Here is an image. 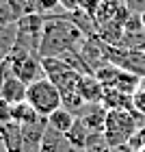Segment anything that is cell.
<instances>
[{
  "label": "cell",
  "instance_id": "cell-18",
  "mask_svg": "<svg viewBox=\"0 0 145 152\" xmlns=\"http://www.w3.org/2000/svg\"><path fill=\"white\" fill-rule=\"evenodd\" d=\"M143 146H145V126H141L139 130H136L134 137H132V139H130V143H128V148L132 150V152H139Z\"/></svg>",
  "mask_w": 145,
  "mask_h": 152
},
{
  "label": "cell",
  "instance_id": "cell-17",
  "mask_svg": "<svg viewBox=\"0 0 145 152\" xmlns=\"http://www.w3.org/2000/svg\"><path fill=\"white\" fill-rule=\"evenodd\" d=\"M132 107H134V111L143 115L145 117V78L141 80V85L134 89V94H132Z\"/></svg>",
  "mask_w": 145,
  "mask_h": 152
},
{
  "label": "cell",
  "instance_id": "cell-10",
  "mask_svg": "<svg viewBox=\"0 0 145 152\" xmlns=\"http://www.w3.org/2000/svg\"><path fill=\"white\" fill-rule=\"evenodd\" d=\"M7 152H24V128L17 122H7L0 126Z\"/></svg>",
  "mask_w": 145,
  "mask_h": 152
},
{
  "label": "cell",
  "instance_id": "cell-12",
  "mask_svg": "<svg viewBox=\"0 0 145 152\" xmlns=\"http://www.w3.org/2000/svg\"><path fill=\"white\" fill-rule=\"evenodd\" d=\"M76 117H78V115H76L74 111H70L67 107H61V109H57V111L48 117V126L54 128V130H59V133H63V135H67L70 128L74 126Z\"/></svg>",
  "mask_w": 145,
  "mask_h": 152
},
{
  "label": "cell",
  "instance_id": "cell-3",
  "mask_svg": "<svg viewBox=\"0 0 145 152\" xmlns=\"http://www.w3.org/2000/svg\"><path fill=\"white\" fill-rule=\"evenodd\" d=\"M26 100L30 102V107L41 115V117H50L57 109L63 107V96H61L59 87L54 85L50 78H39L37 83L28 85V96Z\"/></svg>",
  "mask_w": 145,
  "mask_h": 152
},
{
  "label": "cell",
  "instance_id": "cell-6",
  "mask_svg": "<svg viewBox=\"0 0 145 152\" xmlns=\"http://www.w3.org/2000/svg\"><path fill=\"white\" fill-rule=\"evenodd\" d=\"M95 76L102 80V85H104V87L119 89V91L130 94V96L134 94V89L139 87L141 80H143L141 76H136V74H132V72L123 70V67H119V65H113V63L100 67V70L95 72Z\"/></svg>",
  "mask_w": 145,
  "mask_h": 152
},
{
  "label": "cell",
  "instance_id": "cell-7",
  "mask_svg": "<svg viewBox=\"0 0 145 152\" xmlns=\"http://www.w3.org/2000/svg\"><path fill=\"white\" fill-rule=\"evenodd\" d=\"M78 91L87 104H100L104 96V85L95 74H80L78 78Z\"/></svg>",
  "mask_w": 145,
  "mask_h": 152
},
{
  "label": "cell",
  "instance_id": "cell-2",
  "mask_svg": "<svg viewBox=\"0 0 145 152\" xmlns=\"http://www.w3.org/2000/svg\"><path fill=\"white\" fill-rule=\"evenodd\" d=\"M141 126H145V117L139 115L136 111H108L106 124H104V139L110 148H121L128 146L130 139Z\"/></svg>",
  "mask_w": 145,
  "mask_h": 152
},
{
  "label": "cell",
  "instance_id": "cell-8",
  "mask_svg": "<svg viewBox=\"0 0 145 152\" xmlns=\"http://www.w3.org/2000/svg\"><path fill=\"white\" fill-rule=\"evenodd\" d=\"M26 96H28V85L24 80H20L17 76H9L0 83V98L7 100L9 104L13 107L20 104V102L26 100Z\"/></svg>",
  "mask_w": 145,
  "mask_h": 152
},
{
  "label": "cell",
  "instance_id": "cell-11",
  "mask_svg": "<svg viewBox=\"0 0 145 152\" xmlns=\"http://www.w3.org/2000/svg\"><path fill=\"white\" fill-rule=\"evenodd\" d=\"M102 107L106 111H115V109H121V111H134L132 107V96L130 94H123L119 89H113V87H104V96H102Z\"/></svg>",
  "mask_w": 145,
  "mask_h": 152
},
{
  "label": "cell",
  "instance_id": "cell-13",
  "mask_svg": "<svg viewBox=\"0 0 145 152\" xmlns=\"http://www.w3.org/2000/svg\"><path fill=\"white\" fill-rule=\"evenodd\" d=\"M15 41H17V22L0 26V61L11 54V50L15 48Z\"/></svg>",
  "mask_w": 145,
  "mask_h": 152
},
{
  "label": "cell",
  "instance_id": "cell-21",
  "mask_svg": "<svg viewBox=\"0 0 145 152\" xmlns=\"http://www.w3.org/2000/svg\"><path fill=\"white\" fill-rule=\"evenodd\" d=\"M9 4V0H0V9H2V7H7Z\"/></svg>",
  "mask_w": 145,
  "mask_h": 152
},
{
  "label": "cell",
  "instance_id": "cell-4",
  "mask_svg": "<svg viewBox=\"0 0 145 152\" xmlns=\"http://www.w3.org/2000/svg\"><path fill=\"white\" fill-rule=\"evenodd\" d=\"M46 33V15L41 13H28V15L17 20V41L15 48L20 50H28L33 54H39L41 41ZM41 57V54H39Z\"/></svg>",
  "mask_w": 145,
  "mask_h": 152
},
{
  "label": "cell",
  "instance_id": "cell-5",
  "mask_svg": "<svg viewBox=\"0 0 145 152\" xmlns=\"http://www.w3.org/2000/svg\"><path fill=\"white\" fill-rule=\"evenodd\" d=\"M9 57H11V63H13V76H17V78L24 80L26 85H33V83H37L39 78L46 76L39 54H33L28 50L13 48Z\"/></svg>",
  "mask_w": 145,
  "mask_h": 152
},
{
  "label": "cell",
  "instance_id": "cell-22",
  "mask_svg": "<svg viewBox=\"0 0 145 152\" xmlns=\"http://www.w3.org/2000/svg\"><path fill=\"white\" fill-rule=\"evenodd\" d=\"M139 152H145V146H143V148H141V150H139Z\"/></svg>",
  "mask_w": 145,
  "mask_h": 152
},
{
  "label": "cell",
  "instance_id": "cell-20",
  "mask_svg": "<svg viewBox=\"0 0 145 152\" xmlns=\"http://www.w3.org/2000/svg\"><path fill=\"white\" fill-rule=\"evenodd\" d=\"M0 152H7V148H4V141H2V135H0Z\"/></svg>",
  "mask_w": 145,
  "mask_h": 152
},
{
  "label": "cell",
  "instance_id": "cell-15",
  "mask_svg": "<svg viewBox=\"0 0 145 152\" xmlns=\"http://www.w3.org/2000/svg\"><path fill=\"white\" fill-rule=\"evenodd\" d=\"M39 117H41V115L30 107L28 100H24V102H20V104L13 107V122L22 124V126H26V124H33L35 120H39Z\"/></svg>",
  "mask_w": 145,
  "mask_h": 152
},
{
  "label": "cell",
  "instance_id": "cell-16",
  "mask_svg": "<svg viewBox=\"0 0 145 152\" xmlns=\"http://www.w3.org/2000/svg\"><path fill=\"white\" fill-rule=\"evenodd\" d=\"M9 11L13 13V18L20 20L28 13H37V7H35V0H9Z\"/></svg>",
  "mask_w": 145,
  "mask_h": 152
},
{
  "label": "cell",
  "instance_id": "cell-14",
  "mask_svg": "<svg viewBox=\"0 0 145 152\" xmlns=\"http://www.w3.org/2000/svg\"><path fill=\"white\" fill-rule=\"evenodd\" d=\"M65 137H67V141H70L72 146H76V148H82V150H85V148H87L89 137H91V130L87 128V124L82 122L80 117H76L74 126L70 128V133H67Z\"/></svg>",
  "mask_w": 145,
  "mask_h": 152
},
{
  "label": "cell",
  "instance_id": "cell-1",
  "mask_svg": "<svg viewBox=\"0 0 145 152\" xmlns=\"http://www.w3.org/2000/svg\"><path fill=\"white\" fill-rule=\"evenodd\" d=\"M85 31L74 22V18L52 15L46 18V33L41 41V59L44 57H65L70 52H80L85 44Z\"/></svg>",
  "mask_w": 145,
  "mask_h": 152
},
{
  "label": "cell",
  "instance_id": "cell-19",
  "mask_svg": "<svg viewBox=\"0 0 145 152\" xmlns=\"http://www.w3.org/2000/svg\"><path fill=\"white\" fill-rule=\"evenodd\" d=\"M7 122H13V104L0 98V126Z\"/></svg>",
  "mask_w": 145,
  "mask_h": 152
},
{
  "label": "cell",
  "instance_id": "cell-9",
  "mask_svg": "<svg viewBox=\"0 0 145 152\" xmlns=\"http://www.w3.org/2000/svg\"><path fill=\"white\" fill-rule=\"evenodd\" d=\"M106 115L108 111L102 104H85L78 117L87 124V128L91 133H104V124H106Z\"/></svg>",
  "mask_w": 145,
  "mask_h": 152
}]
</instances>
